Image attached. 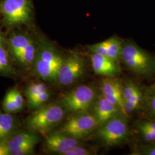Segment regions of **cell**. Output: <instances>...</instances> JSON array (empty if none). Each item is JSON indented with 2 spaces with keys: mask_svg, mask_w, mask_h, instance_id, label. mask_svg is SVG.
I'll return each instance as SVG.
<instances>
[{
  "mask_svg": "<svg viewBox=\"0 0 155 155\" xmlns=\"http://www.w3.org/2000/svg\"><path fill=\"white\" fill-rule=\"evenodd\" d=\"M39 141V137L35 132H22L13 135L8 139L6 144L9 149L16 148L25 144L31 143H37Z\"/></svg>",
  "mask_w": 155,
  "mask_h": 155,
  "instance_id": "cell-15",
  "label": "cell"
},
{
  "mask_svg": "<svg viewBox=\"0 0 155 155\" xmlns=\"http://www.w3.org/2000/svg\"><path fill=\"white\" fill-rule=\"evenodd\" d=\"M109 47L108 39L94 45H90L87 47L90 52L94 54H98L102 55L107 56Z\"/></svg>",
  "mask_w": 155,
  "mask_h": 155,
  "instance_id": "cell-23",
  "label": "cell"
},
{
  "mask_svg": "<svg viewBox=\"0 0 155 155\" xmlns=\"http://www.w3.org/2000/svg\"><path fill=\"white\" fill-rule=\"evenodd\" d=\"M32 40L27 33L13 34L8 41L9 50L13 57L27 46Z\"/></svg>",
  "mask_w": 155,
  "mask_h": 155,
  "instance_id": "cell-17",
  "label": "cell"
},
{
  "mask_svg": "<svg viewBox=\"0 0 155 155\" xmlns=\"http://www.w3.org/2000/svg\"><path fill=\"white\" fill-rule=\"evenodd\" d=\"M85 68V61L81 56L76 54L70 55L64 59L56 82L63 86L71 85L83 76Z\"/></svg>",
  "mask_w": 155,
  "mask_h": 155,
  "instance_id": "cell-8",
  "label": "cell"
},
{
  "mask_svg": "<svg viewBox=\"0 0 155 155\" xmlns=\"http://www.w3.org/2000/svg\"><path fill=\"white\" fill-rule=\"evenodd\" d=\"M64 59V58L52 43L47 40H41L38 43L33 63V69L35 75L48 82H56Z\"/></svg>",
  "mask_w": 155,
  "mask_h": 155,
  "instance_id": "cell-1",
  "label": "cell"
},
{
  "mask_svg": "<svg viewBox=\"0 0 155 155\" xmlns=\"http://www.w3.org/2000/svg\"><path fill=\"white\" fill-rule=\"evenodd\" d=\"M47 90H48L47 86L43 82H36L31 83L25 91L28 104Z\"/></svg>",
  "mask_w": 155,
  "mask_h": 155,
  "instance_id": "cell-20",
  "label": "cell"
},
{
  "mask_svg": "<svg viewBox=\"0 0 155 155\" xmlns=\"http://www.w3.org/2000/svg\"><path fill=\"white\" fill-rule=\"evenodd\" d=\"M96 154L97 152L94 150L81 146L79 144L68 151L64 155H94Z\"/></svg>",
  "mask_w": 155,
  "mask_h": 155,
  "instance_id": "cell-26",
  "label": "cell"
},
{
  "mask_svg": "<svg viewBox=\"0 0 155 155\" xmlns=\"http://www.w3.org/2000/svg\"><path fill=\"white\" fill-rule=\"evenodd\" d=\"M38 44L32 40L29 44L19 52L14 58L26 68L33 67Z\"/></svg>",
  "mask_w": 155,
  "mask_h": 155,
  "instance_id": "cell-14",
  "label": "cell"
},
{
  "mask_svg": "<svg viewBox=\"0 0 155 155\" xmlns=\"http://www.w3.org/2000/svg\"><path fill=\"white\" fill-rule=\"evenodd\" d=\"M132 155H155V141L137 144Z\"/></svg>",
  "mask_w": 155,
  "mask_h": 155,
  "instance_id": "cell-21",
  "label": "cell"
},
{
  "mask_svg": "<svg viewBox=\"0 0 155 155\" xmlns=\"http://www.w3.org/2000/svg\"><path fill=\"white\" fill-rule=\"evenodd\" d=\"M126 117L120 113L97 128V134L102 144L106 147H114L126 141L129 136Z\"/></svg>",
  "mask_w": 155,
  "mask_h": 155,
  "instance_id": "cell-4",
  "label": "cell"
},
{
  "mask_svg": "<svg viewBox=\"0 0 155 155\" xmlns=\"http://www.w3.org/2000/svg\"><path fill=\"white\" fill-rule=\"evenodd\" d=\"M122 84V94L125 111L127 115L135 111H144L147 96L146 87L131 80H127Z\"/></svg>",
  "mask_w": 155,
  "mask_h": 155,
  "instance_id": "cell-9",
  "label": "cell"
},
{
  "mask_svg": "<svg viewBox=\"0 0 155 155\" xmlns=\"http://www.w3.org/2000/svg\"><path fill=\"white\" fill-rule=\"evenodd\" d=\"M114 77H107L100 84L102 95L111 104L118 106L125 116L128 115L125 111L122 94V84Z\"/></svg>",
  "mask_w": 155,
  "mask_h": 155,
  "instance_id": "cell-11",
  "label": "cell"
},
{
  "mask_svg": "<svg viewBox=\"0 0 155 155\" xmlns=\"http://www.w3.org/2000/svg\"><path fill=\"white\" fill-rule=\"evenodd\" d=\"M99 125L94 114L84 111L74 113L62 126L60 131L75 139L81 140L88 136Z\"/></svg>",
  "mask_w": 155,
  "mask_h": 155,
  "instance_id": "cell-7",
  "label": "cell"
},
{
  "mask_svg": "<svg viewBox=\"0 0 155 155\" xmlns=\"http://www.w3.org/2000/svg\"><path fill=\"white\" fill-rule=\"evenodd\" d=\"M6 43V40L4 34L0 30V46L1 45H5Z\"/></svg>",
  "mask_w": 155,
  "mask_h": 155,
  "instance_id": "cell-31",
  "label": "cell"
},
{
  "mask_svg": "<svg viewBox=\"0 0 155 155\" xmlns=\"http://www.w3.org/2000/svg\"><path fill=\"white\" fill-rule=\"evenodd\" d=\"M155 93V81L154 83L150 85L149 86H147L146 90H145V94L147 97L149 96L150 95L153 94Z\"/></svg>",
  "mask_w": 155,
  "mask_h": 155,
  "instance_id": "cell-30",
  "label": "cell"
},
{
  "mask_svg": "<svg viewBox=\"0 0 155 155\" xmlns=\"http://www.w3.org/2000/svg\"><path fill=\"white\" fill-rule=\"evenodd\" d=\"M120 113H122L120 108L106 100L102 95L96 98L94 102L93 114L98 121L99 127Z\"/></svg>",
  "mask_w": 155,
  "mask_h": 155,
  "instance_id": "cell-13",
  "label": "cell"
},
{
  "mask_svg": "<svg viewBox=\"0 0 155 155\" xmlns=\"http://www.w3.org/2000/svg\"><path fill=\"white\" fill-rule=\"evenodd\" d=\"M121 59L129 70L139 77L150 79L155 76V56L133 41L122 45Z\"/></svg>",
  "mask_w": 155,
  "mask_h": 155,
  "instance_id": "cell-2",
  "label": "cell"
},
{
  "mask_svg": "<svg viewBox=\"0 0 155 155\" xmlns=\"http://www.w3.org/2000/svg\"><path fill=\"white\" fill-rule=\"evenodd\" d=\"M108 41L109 47L107 56L118 61L121 57L123 43L120 39L116 36L108 39Z\"/></svg>",
  "mask_w": 155,
  "mask_h": 155,
  "instance_id": "cell-19",
  "label": "cell"
},
{
  "mask_svg": "<svg viewBox=\"0 0 155 155\" xmlns=\"http://www.w3.org/2000/svg\"><path fill=\"white\" fill-rule=\"evenodd\" d=\"M0 74L15 75L16 74L11 58L5 45L0 46Z\"/></svg>",
  "mask_w": 155,
  "mask_h": 155,
  "instance_id": "cell-18",
  "label": "cell"
},
{
  "mask_svg": "<svg viewBox=\"0 0 155 155\" xmlns=\"http://www.w3.org/2000/svg\"><path fill=\"white\" fill-rule=\"evenodd\" d=\"M12 99L14 102L17 111L21 110L24 105V98L21 93L16 89H12L9 91Z\"/></svg>",
  "mask_w": 155,
  "mask_h": 155,
  "instance_id": "cell-27",
  "label": "cell"
},
{
  "mask_svg": "<svg viewBox=\"0 0 155 155\" xmlns=\"http://www.w3.org/2000/svg\"><path fill=\"white\" fill-rule=\"evenodd\" d=\"M90 60L94 72L106 77H116L121 72V68L118 61L108 56L91 53Z\"/></svg>",
  "mask_w": 155,
  "mask_h": 155,
  "instance_id": "cell-12",
  "label": "cell"
},
{
  "mask_svg": "<svg viewBox=\"0 0 155 155\" xmlns=\"http://www.w3.org/2000/svg\"><path fill=\"white\" fill-rule=\"evenodd\" d=\"M79 144H80L79 140L60 130L46 134L44 143L45 148L48 152L61 155H64Z\"/></svg>",
  "mask_w": 155,
  "mask_h": 155,
  "instance_id": "cell-10",
  "label": "cell"
},
{
  "mask_svg": "<svg viewBox=\"0 0 155 155\" xmlns=\"http://www.w3.org/2000/svg\"><path fill=\"white\" fill-rule=\"evenodd\" d=\"M31 0H4L0 13L6 25L17 26L28 22L32 16Z\"/></svg>",
  "mask_w": 155,
  "mask_h": 155,
  "instance_id": "cell-6",
  "label": "cell"
},
{
  "mask_svg": "<svg viewBox=\"0 0 155 155\" xmlns=\"http://www.w3.org/2000/svg\"><path fill=\"white\" fill-rule=\"evenodd\" d=\"M143 114L144 117L155 120V93L147 97Z\"/></svg>",
  "mask_w": 155,
  "mask_h": 155,
  "instance_id": "cell-22",
  "label": "cell"
},
{
  "mask_svg": "<svg viewBox=\"0 0 155 155\" xmlns=\"http://www.w3.org/2000/svg\"><path fill=\"white\" fill-rule=\"evenodd\" d=\"M95 100L96 92L94 87L89 85H81L62 97L61 105L73 114L88 111Z\"/></svg>",
  "mask_w": 155,
  "mask_h": 155,
  "instance_id": "cell-5",
  "label": "cell"
},
{
  "mask_svg": "<svg viewBox=\"0 0 155 155\" xmlns=\"http://www.w3.org/2000/svg\"><path fill=\"white\" fill-rule=\"evenodd\" d=\"M11 151L6 142L0 143V155H11Z\"/></svg>",
  "mask_w": 155,
  "mask_h": 155,
  "instance_id": "cell-29",
  "label": "cell"
},
{
  "mask_svg": "<svg viewBox=\"0 0 155 155\" xmlns=\"http://www.w3.org/2000/svg\"><path fill=\"white\" fill-rule=\"evenodd\" d=\"M64 116L63 106L50 104L36 109L26 121V126L33 132L46 135L61 122Z\"/></svg>",
  "mask_w": 155,
  "mask_h": 155,
  "instance_id": "cell-3",
  "label": "cell"
},
{
  "mask_svg": "<svg viewBox=\"0 0 155 155\" xmlns=\"http://www.w3.org/2000/svg\"><path fill=\"white\" fill-rule=\"evenodd\" d=\"M2 107L5 112L7 113L12 114L13 113L17 111L16 105L12 99L11 96L9 91L6 94L5 97L3 101Z\"/></svg>",
  "mask_w": 155,
  "mask_h": 155,
  "instance_id": "cell-28",
  "label": "cell"
},
{
  "mask_svg": "<svg viewBox=\"0 0 155 155\" xmlns=\"http://www.w3.org/2000/svg\"><path fill=\"white\" fill-rule=\"evenodd\" d=\"M50 93L48 90H46L40 94L38 97L28 104L29 108L32 109H36L40 107L45 105V102L50 98Z\"/></svg>",
  "mask_w": 155,
  "mask_h": 155,
  "instance_id": "cell-25",
  "label": "cell"
},
{
  "mask_svg": "<svg viewBox=\"0 0 155 155\" xmlns=\"http://www.w3.org/2000/svg\"><path fill=\"white\" fill-rule=\"evenodd\" d=\"M37 143H31L10 150L12 155H27L32 154Z\"/></svg>",
  "mask_w": 155,
  "mask_h": 155,
  "instance_id": "cell-24",
  "label": "cell"
},
{
  "mask_svg": "<svg viewBox=\"0 0 155 155\" xmlns=\"http://www.w3.org/2000/svg\"><path fill=\"white\" fill-rule=\"evenodd\" d=\"M16 120L11 114L0 112V143H4L11 137Z\"/></svg>",
  "mask_w": 155,
  "mask_h": 155,
  "instance_id": "cell-16",
  "label": "cell"
}]
</instances>
